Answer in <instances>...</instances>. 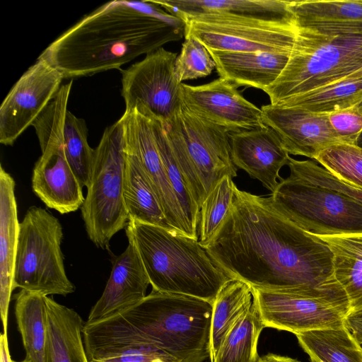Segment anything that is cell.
Wrapping results in <instances>:
<instances>
[{
	"instance_id": "6da1fadb",
	"label": "cell",
	"mask_w": 362,
	"mask_h": 362,
	"mask_svg": "<svg viewBox=\"0 0 362 362\" xmlns=\"http://www.w3.org/2000/svg\"><path fill=\"white\" fill-rule=\"evenodd\" d=\"M230 278L286 291L335 279L328 245L278 212L269 198L235 187L230 211L204 247Z\"/></svg>"
},
{
	"instance_id": "7a4b0ae2",
	"label": "cell",
	"mask_w": 362,
	"mask_h": 362,
	"mask_svg": "<svg viewBox=\"0 0 362 362\" xmlns=\"http://www.w3.org/2000/svg\"><path fill=\"white\" fill-rule=\"evenodd\" d=\"M185 23L150 0L112 1L83 16L42 52L64 78L119 69L185 37Z\"/></svg>"
},
{
	"instance_id": "3957f363",
	"label": "cell",
	"mask_w": 362,
	"mask_h": 362,
	"mask_svg": "<svg viewBox=\"0 0 362 362\" xmlns=\"http://www.w3.org/2000/svg\"><path fill=\"white\" fill-rule=\"evenodd\" d=\"M212 303L192 296L152 290L126 310L91 324L83 339L89 360L113 350L153 346L177 362L210 358Z\"/></svg>"
},
{
	"instance_id": "277c9868",
	"label": "cell",
	"mask_w": 362,
	"mask_h": 362,
	"mask_svg": "<svg viewBox=\"0 0 362 362\" xmlns=\"http://www.w3.org/2000/svg\"><path fill=\"white\" fill-rule=\"evenodd\" d=\"M134 243L152 290L195 297L213 304L230 279L198 240L161 226L129 221Z\"/></svg>"
},
{
	"instance_id": "5b68a950",
	"label": "cell",
	"mask_w": 362,
	"mask_h": 362,
	"mask_svg": "<svg viewBox=\"0 0 362 362\" xmlns=\"http://www.w3.org/2000/svg\"><path fill=\"white\" fill-rule=\"evenodd\" d=\"M297 28L286 67L264 90L272 105L362 69V23H315Z\"/></svg>"
},
{
	"instance_id": "8992f818",
	"label": "cell",
	"mask_w": 362,
	"mask_h": 362,
	"mask_svg": "<svg viewBox=\"0 0 362 362\" xmlns=\"http://www.w3.org/2000/svg\"><path fill=\"white\" fill-rule=\"evenodd\" d=\"M175 157L199 210L208 194L224 176H237L231 157L229 132L182 105L163 123Z\"/></svg>"
},
{
	"instance_id": "52a82bcc",
	"label": "cell",
	"mask_w": 362,
	"mask_h": 362,
	"mask_svg": "<svg viewBox=\"0 0 362 362\" xmlns=\"http://www.w3.org/2000/svg\"><path fill=\"white\" fill-rule=\"evenodd\" d=\"M126 165L124 122L107 127L94 149L87 194L81 208L89 239L103 249L129 221L123 199Z\"/></svg>"
},
{
	"instance_id": "ba28073f",
	"label": "cell",
	"mask_w": 362,
	"mask_h": 362,
	"mask_svg": "<svg viewBox=\"0 0 362 362\" xmlns=\"http://www.w3.org/2000/svg\"><path fill=\"white\" fill-rule=\"evenodd\" d=\"M63 228L46 209L33 206L20 223L13 290L16 288L66 296L75 291L69 279L61 249Z\"/></svg>"
},
{
	"instance_id": "9c48e42d",
	"label": "cell",
	"mask_w": 362,
	"mask_h": 362,
	"mask_svg": "<svg viewBox=\"0 0 362 362\" xmlns=\"http://www.w3.org/2000/svg\"><path fill=\"white\" fill-rule=\"evenodd\" d=\"M73 80L62 85L33 122L42 155L35 164L32 189L48 207L66 214L81 208L83 187L68 162L62 140V125L68 110Z\"/></svg>"
},
{
	"instance_id": "30bf717a",
	"label": "cell",
	"mask_w": 362,
	"mask_h": 362,
	"mask_svg": "<svg viewBox=\"0 0 362 362\" xmlns=\"http://www.w3.org/2000/svg\"><path fill=\"white\" fill-rule=\"evenodd\" d=\"M269 198L278 212L313 235L362 233V204L335 190L289 174Z\"/></svg>"
},
{
	"instance_id": "8fae6325",
	"label": "cell",
	"mask_w": 362,
	"mask_h": 362,
	"mask_svg": "<svg viewBox=\"0 0 362 362\" xmlns=\"http://www.w3.org/2000/svg\"><path fill=\"white\" fill-rule=\"evenodd\" d=\"M265 327L295 334L344 326L350 313L345 291L336 279L325 284L274 291L253 288Z\"/></svg>"
},
{
	"instance_id": "7c38bea8",
	"label": "cell",
	"mask_w": 362,
	"mask_h": 362,
	"mask_svg": "<svg viewBox=\"0 0 362 362\" xmlns=\"http://www.w3.org/2000/svg\"><path fill=\"white\" fill-rule=\"evenodd\" d=\"M184 21L185 37L211 51L291 52L298 30L293 23L230 15L204 14Z\"/></svg>"
},
{
	"instance_id": "4fadbf2b",
	"label": "cell",
	"mask_w": 362,
	"mask_h": 362,
	"mask_svg": "<svg viewBox=\"0 0 362 362\" xmlns=\"http://www.w3.org/2000/svg\"><path fill=\"white\" fill-rule=\"evenodd\" d=\"M177 54L160 47L122 73V96L126 112L136 111L163 123L181 110L182 83L175 74Z\"/></svg>"
},
{
	"instance_id": "5bb4252c",
	"label": "cell",
	"mask_w": 362,
	"mask_h": 362,
	"mask_svg": "<svg viewBox=\"0 0 362 362\" xmlns=\"http://www.w3.org/2000/svg\"><path fill=\"white\" fill-rule=\"evenodd\" d=\"M65 78L39 56L11 88L0 106V143L12 146L49 105Z\"/></svg>"
},
{
	"instance_id": "9a60e30c",
	"label": "cell",
	"mask_w": 362,
	"mask_h": 362,
	"mask_svg": "<svg viewBox=\"0 0 362 362\" xmlns=\"http://www.w3.org/2000/svg\"><path fill=\"white\" fill-rule=\"evenodd\" d=\"M183 105L192 113L229 132L265 127L261 108L246 100L238 87L218 78L200 86L182 83Z\"/></svg>"
},
{
	"instance_id": "2e32d148",
	"label": "cell",
	"mask_w": 362,
	"mask_h": 362,
	"mask_svg": "<svg viewBox=\"0 0 362 362\" xmlns=\"http://www.w3.org/2000/svg\"><path fill=\"white\" fill-rule=\"evenodd\" d=\"M121 117L126 147L136 156L142 165L168 223L176 231L198 240L192 233L169 182L150 118L136 111H124Z\"/></svg>"
},
{
	"instance_id": "e0dca14e",
	"label": "cell",
	"mask_w": 362,
	"mask_h": 362,
	"mask_svg": "<svg viewBox=\"0 0 362 362\" xmlns=\"http://www.w3.org/2000/svg\"><path fill=\"white\" fill-rule=\"evenodd\" d=\"M261 110L264 124L277 134L288 154L314 160L327 148L343 144L328 115L272 104Z\"/></svg>"
},
{
	"instance_id": "ac0fdd59",
	"label": "cell",
	"mask_w": 362,
	"mask_h": 362,
	"mask_svg": "<svg viewBox=\"0 0 362 362\" xmlns=\"http://www.w3.org/2000/svg\"><path fill=\"white\" fill-rule=\"evenodd\" d=\"M231 157L237 168L259 180L271 193L282 177L281 169L290 157L277 134L267 125L229 132Z\"/></svg>"
},
{
	"instance_id": "d6986e66",
	"label": "cell",
	"mask_w": 362,
	"mask_h": 362,
	"mask_svg": "<svg viewBox=\"0 0 362 362\" xmlns=\"http://www.w3.org/2000/svg\"><path fill=\"white\" fill-rule=\"evenodd\" d=\"M149 284L136 247L128 239L126 250L114 258L105 289L85 323L105 320L137 304L147 296Z\"/></svg>"
},
{
	"instance_id": "ffe728a7",
	"label": "cell",
	"mask_w": 362,
	"mask_h": 362,
	"mask_svg": "<svg viewBox=\"0 0 362 362\" xmlns=\"http://www.w3.org/2000/svg\"><path fill=\"white\" fill-rule=\"evenodd\" d=\"M209 51L220 78L237 87H252L263 91L278 78L291 52Z\"/></svg>"
},
{
	"instance_id": "44dd1931",
	"label": "cell",
	"mask_w": 362,
	"mask_h": 362,
	"mask_svg": "<svg viewBox=\"0 0 362 362\" xmlns=\"http://www.w3.org/2000/svg\"><path fill=\"white\" fill-rule=\"evenodd\" d=\"M167 12L185 21L204 14H220L296 24L282 0H150Z\"/></svg>"
},
{
	"instance_id": "7402d4cb",
	"label": "cell",
	"mask_w": 362,
	"mask_h": 362,
	"mask_svg": "<svg viewBox=\"0 0 362 362\" xmlns=\"http://www.w3.org/2000/svg\"><path fill=\"white\" fill-rule=\"evenodd\" d=\"M16 182L0 165V311L3 334L7 336L8 308L13 277L20 223L15 196Z\"/></svg>"
},
{
	"instance_id": "603a6c76",
	"label": "cell",
	"mask_w": 362,
	"mask_h": 362,
	"mask_svg": "<svg viewBox=\"0 0 362 362\" xmlns=\"http://www.w3.org/2000/svg\"><path fill=\"white\" fill-rule=\"evenodd\" d=\"M47 337L45 362H90L83 339L84 322L74 310L46 297Z\"/></svg>"
},
{
	"instance_id": "cb8c5ba5",
	"label": "cell",
	"mask_w": 362,
	"mask_h": 362,
	"mask_svg": "<svg viewBox=\"0 0 362 362\" xmlns=\"http://www.w3.org/2000/svg\"><path fill=\"white\" fill-rule=\"evenodd\" d=\"M123 199L129 221H136L175 230L168 223L159 199L139 160L127 147Z\"/></svg>"
},
{
	"instance_id": "d4e9b609",
	"label": "cell",
	"mask_w": 362,
	"mask_h": 362,
	"mask_svg": "<svg viewBox=\"0 0 362 362\" xmlns=\"http://www.w3.org/2000/svg\"><path fill=\"white\" fill-rule=\"evenodd\" d=\"M317 237L332 252L334 275L346 293L350 313L362 310V233Z\"/></svg>"
},
{
	"instance_id": "484cf974",
	"label": "cell",
	"mask_w": 362,
	"mask_h": 362,
	"mask_svg": "<svg viewBox=\"0 0 362 362\" xmlns=\"http://www.w3.org/2000/svg\"><path fill=\"white\" fill-rule=\"evenodd\" d=\"M253 303V288L243 281L230 279L221 287L212 304L211 362L227 334Z\"/></svg>"
},
{
	"instance_id": "4316f807",
	"label": "cell",
	"mask_w": 362,
	"mask_h": 362,
	"mask_svg": "<svg viewBox=\"0 0 362 362\" xmlns=\"http://www.w3.org/2000/svg\"><path fill=\"white\" fill-rule=\"evenodd\" d=\"M46 296L23 289L14 295L18 329L30 362H45L47 337Z\"/></svg>"
},
{
	"instance_id": "83f0119b",
	"label": "cell",
	"mask_w": 362,
	"mask_h": 362,
	"mask_svg": "<svg viewBox=\"0 0 362 362\" xmlns=\"http://www.w3.org/2000/svg\"><path fill=\"white\" fill-rule=\"evenodd\" d=\"M296 336L311 362H362V345L345 326Z\"/></svg>"
},
{
	"instance_id": "f1b7e54d",
	"label": "cell",
	"mask_w": 362,
	"mask_h": 362,
	"mask_svg": "<svg viewBox=\"0 0 362 362\" xmlns=\"http://www.w3.org/2000/svg\"><path fill=\"white\" fill-rule=\"evenodd\" d=\"M362 100V78H344L282 100L275 105L326 114L356 106Z\"/></svg>"
},
{
	"instance_id": "f546056e",
	"label": "cell",
	"mask_w": 362,
	"mask_h": 362,
	"mask_svg": "<svg viewBox=\"0 0 362 362\" xmlns=\"http://www.w3.org/2000/svg\"><path fill=\"white\" fill-rule=\"evenodd\" d=\"M264 327L254 299L250 310L224 339L213 362H257L258 339Z\"/></svg>"
},
{
	"instance_id": "4dcf8cb0",
	"label": "cell",
	"mask_w": 362,
	"mask_h": 362,
	"mask_svg": "<svg viewBox=\"0 0 362 362\" xmlns=\"http://www.w3.org/2000/svg\"><path fill=\"white\" fill-rule=\"evenodd\" d=\"M296 27L315 23H362V0L291 1Z\"/></svg>"
},
{
	"instance_id": "1f68e13d",
	"label": "cell",
	"mask_w": 362,
	"mask_h": 362,
	"mask_svg": "<svg viewBox=\"0 0 362 362\" xmlns=\"http://www.w3.org/2000/svg\"><path fill=\"white\" fill-rule=\"evenodd\" d=\"M150 119L156 145L169 182L192 233L199 240L197 228L200 210L189 190L175 157L163 122L156 118H150Z\"/></svg>"
},
{
	"instance_id": "d6a6232c",
	"label": "cell",
	"mask_w": 362,
	"mask_h": 362,
	"mask_svg": "<svg viewBox=\"0 0 362 362\" xmlns=\"http://www.w3.org/2000/svg\"><path fill=\"white\" fill-rule=\"evenodd\" d=\"M62 140L69 163L82 187H87L90 177L94 149L88 143V128L85 120L77 117L69 109L62 125Z\"/></svg>"
},
{
	"instance_id": "836d02e7",
	"label": "cell",
	"mask_w": 362,
	"mask_h": 362,
	"mask_svg": "<svg viewBox=\"0 0 362 362\" xmlns=\"http://www.w3.org/2000/svg\"><path fill=\"white\" fill-rule=\"evenodd\" d=\"M235 184L226 175L212 188L202 202L198 223L199 243L206 247L226 219L232 206Z\"/></svg>"
},
{
	"instance_id": "e575fe53",
	"label": "cell",
	"mask_w": 362,
	"mask_h": 362,
	"mask_svg": "<svg viewBox=\"0 0 362 362\" xmlns=\"http://www.w3.org/2000/svg\"><path fill=\"white\" fill-rule=\"evenodd\" d=\"M340 180L362 189V148L337 144L321 151L314 159Z\"/></svg>"
},
{
	"instance_id": "d590c367",
	"label": "cell",
	"mask_w": 362,
	"mask_h": 362,
	"mask_svg": "<svg viewBox=\"0 0 362 362\" xmlns=\"http://www.w3.org/2000/svg\"><path fill=\"white\" fill-rule=\"evenodd\" d=\"M216 69V63L206 47L191 36L185 37L180 54L175 62L177 81L197 79L209 76Z\"/></svg>"
},
{
	"instance_id": "8d00e7d4",
	"label": "cell",
	"mask_w": 362,
	"mask_h": 362,
	"mask_svg": "<svg viewBox=\"0 0 362 362\" xmlns=\"http://www.w3.org/2000/svg\"><path fill=\"white\" fill-rule=\"evenodd\" d=\"M287 165L289 174L313 185L335 190L362 204L361 188L337 177L315 160H296L290 156Z\"/></svg>"
},
{
	"instance_id": "74e56055",
	"label": "cell",
	"mask_w": 362,
	"mask_h": 362,
	"mask_svg": "<svg viewBox=\"0 0 362 362\" xmlns=\"http://www.w3.org/2000/svg\"><path fill=\"white\" fill-rule=\"evenodd\" d=\"M90 362H177L170 354L153 346L125 347L100 355Z\"/></svg>"
},
{
	"instance_id": "f35d334b",
	"label": "cell",
	"mask_w": 362,
	"mask_h": 362,
	"mask_svg": "<svg viewBox=\"0 0 362 362\" xmlns=\"http://www.w3.org/2000/svg\"><path fill=\"white\" fill-rule=\"evenodd\" d=\"M329 122L343 144H356L362 132V113L356 106L328 115Z\"/></svg>"
},
{
	"instance_id": "ab89813d",
	"label": "cell",
	"mask_w": 362,
	"mask_h": 362,
	"mask_svg": "<svg viewBox=\"0 0 362 362\" xmlns=\"http://www.w3.org/2000/svg\"><path fill=\"white\" fill-rule=\"evenodd\" d=\"M344 326L362 345V310L349 313L346 317Z\"/></svg>"
},
{
	"instance_id": "60d3db41",
	"label": "cell",
	"mask_w": 362,
	"mask_h": 362,
	"mask_svg": "<svg viewBox=\"0 0 362 362\" xmlns=\"http://www.w3.org/2000/svg\"><path fill=\"white\" fill-rule=\"evenodd\" d=\"M257 362H300L296 359L276 355L274 354H267L264 356L259 357Z\"/></svg>"
},
{
	"instance_id": "b9f144b4",
	"label": "cell",
	"mask_w": 362,
	"mask_h": 362,
	"mask_svg": "<svg viewBox=\"0 0 362 362\" xmlns=\"http://www.w3.org/2000/svg\"><path fill=\"white\" fill-rule=\"evenodd\" d=\"M362 78V69L355 72L354 74L350 75L346 78Z\"/></svg>"
},
{
	"instance_id": "7bdbcfd3",
	"label": "cell",
	"mask_w": 362,
	"mask_h": 362,
	"mask_svg": "<svg viewBox=\"0 0 362 362\" xmlns=\"http://www.w3.org/2000/svg\"><path fill=\"white\" fill-rule=\"evenodd\" d=\"M356 145H357L358 146L362 148V132L358 136V137L357 139V141H356Z\"/></svg>"
},
{
	"instance_id": "ee69618b",
	"label": "cell",
	"mask_w": 362,
	"mask_h": 362,
	"mask_svg": "<svg viewBox=\"0 0 362 362\" xmlns=\"http://www.w3.org/2000/svg\"><path fill=\"white\" fill-rule=\"evenodd\" d=\"M356 108L362 113V100H361L356 105Z\"/></svg>"
},
{
	"instance_id": "f6af8a7d",
	"label": "cell",
	"mask_w": 362,
	"mask_h": 362,
	"mask_svg": "<svg viewBox=\"0 0 362 362\" xmlns=\"http://www.w3.org/2000/svg\"><path fill=\"white\" fill-rule=\"evenodd\" d=\"M14 362H17V361H14ZM20 362H30V361L25 358V359L23 361H20Z\"/></svg>"
}]
</instances>
